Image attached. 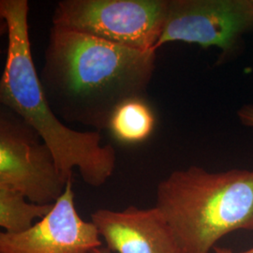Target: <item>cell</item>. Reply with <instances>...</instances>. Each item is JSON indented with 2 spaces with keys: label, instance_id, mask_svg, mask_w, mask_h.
<instances>
[{
  "label": "cell",
  "instance_id": "5bb4252c",
  "mask_svg": "<svg viewBox=\"0 0 253 253\" xmlns=\"http://www.w3.org/2000/svg\"><path fill=\"white\" fill-rule=\"evenodd\" d=\"M251 4H252V6H253V0H251Z\"/></svg>",
  "mask_w": 253,
  "mask_h": 253
},
{
  "label": "cell",
  "instance_id": "5b68a950",
  "mask_svg": "<svg viewBox=\"0 0 253 253\" xmlns=\"http://www.w3.org/2000/svg\"><path fill=\"white\" fill-rule=\"evenodd\" d=\"M70 181V180H69ZM54 155L36 131L14 112L0 110V185L38 205H53L67 183Z\"/></svg>",
  "mask_w": 253,
  "mask_h": 253
},
{
  "label": "cell",
  "instance_id": "52a82bcc",
  "mask_svg": "<svg viewBox=\"0 0 253 253\" xmlns=\"http://www.w3.org/2000/svg\"><path fill=\"white\" fill-rule=\"evenodd\" d=\"M100 247L97 227L76 210L73 179L51 212L34 226L20 234H0V253H92Z\"/></svg>",
  "mask_w": 253,
  "mask_h": 253
},
{
  "label": "cell",
  "instance_id": "8fae6325",
  "mask_svg": "<svg viewBox=\"0 0 253 253\" xmlns=\"http://www.w3.org/2000/svg\"><path fill=\"white\" fill-rule=\"evenodd\" d=\"M237 116L244 126L253 127V105L247 104L237 111Z\"/></svg>",
  "mask_w": 253,
  "mask_h": 253
},
{
  "label": "cell",
  "instance_id": "ba28073f",
  "mask_svg": "<svg viewBox=\"0 0 253 253\" xmlns=\"http://www.w3.org/2000/svg\"><path fill=\"white\" fill-rule=\"evenodd\" d=\"M106 248L116 253H185L161 211L130 206L91 215Z\"/></svg>",
  "mask_w": 253,
  "mask_h": 253
},
{
  "label": "cell",
  "instance_id": "3957f363",
  "mask_svg": "<svg viewBox=\"0 0 253 253\" xmlns=\"http://www.w3.org/2000/svg\"><path fill=\"white\" fill-rule=\"evenodd\" d=\"M155 207L185 253H212L228 234L253 232V170H176L159 184Z\"/></svg>",
  "mask_w": 253,
  "mask_h": 253
},
{
  "label": "cell",
  "instance_id": "277c9868",
  "mask_svg": "<svg viewBox=\"0 0 253 253\" xmlns=\"http://www.w3.org/2000/svg\"><path fill=\"white\" fill-rule=\"evenodd\" d=\"M167 0H62L53 26L139 51H156Z\"/></svg>",
  "mask_w": 253,
  "mask_h": 253
},
{
  "label": "cell",
  "instance_id": "8992f818",
  "mask_svg": "<svg viewBox=\"0 0 253 253\" xmlns=\"http://www.w3.org/2000/svg\"><path fill=\"white\" fill-rule=\"evenodd\" d=\"M253 28L251 0H167L156 51L166 43L181 42L203 48L216 46L225 55Z\"/></svg>",
  "mask_w": 253,
  "mask_h": 253
},
{
  "label": "cell",
  "instance_id": "7a4b0ae2",
  "mask_svg": "<svg viewBox=\"0 0 253 253\" xmlns=\"http://www.w3.org/2000/svg\"><path fill=\"white\" fill-rule=\"evenodd\" d=\"M27 0H1L0 16L8 31V49L0 80V102L23 118L54 155L61 176L73 179L77 169L91 187L104 185L114 173L117 153L101 144L99 131L66 126L51 108L37 72L28 27Z\"/></svg>",
  "mask_w": 253,
  "mask_h": 253
},
{
  "label": "cell",
  "instance_id": "30bf717a",
  "mask_svg": "<svg viewBox=\"0 0 253 253\" xmlns=\"http://www.w3.org/2000/svg\"><path fill=\"white\" fill-rule=\"evenodd\" d=\"M53 205L28 202L20 191L0 185V226L8 234H20L34 226L35 219L46 217Z\"/></svg>",
  "mask_w": 253,
  "mask_h": 253
},
{
  "label": "cell",
  "instance_id": "4fadbf2b",
  "mask_svg": "<svg viewBox=\"0 0 253 253\" xmlns=\"http://www.w3.org/2000/svg\"><path fill=\"white\" fill-rule=\"evenodd\" d=\"M92 253H113L109 249H107L106 247H100L98 249H95Z\"/></svg>",
  "mask_w": 253,
  "mask_h": 253
},
{
  "label": "cell",
  "instance_id": "9c48e42d",
  "mask_svg": "<svg viewBox=\"0 0 253 253\" xmlns=\"http://www.w3.org/2000/svg\"><path fill=\"white\" fill-rule=\"evenodd\" d=\"M156 118L145 99H135L120 105L110 120L108 129L123 144H138L153 132Z\"/></svg>",
  "mask_w": 253,
  "mask_h": 253
},
{
  "label": "cell",
  "instance_id": "6da1fadb",
  "mask_svg": "<svg viewBox=\"0 0 253 253\" xmlns=\"http://www.w3.org/2000/svg\"><path fill=\"white\" fill-rule=\"evenodd\" d=\"M156 57L155 51L117 45L53 26L39 75L58 118L99 131L108 129L120 105L145 100Z\"/></svg>",
  "mask_w": 253,
  "mask_h": 253
},
{
  "label": "cell",
  "instance_id": "7c38bea8",
  "mask_svg": "<svg viewBox=\"0 0 253 253\" xmlns=\"http://www.w3.org/2000/svg\"><path fill=\"white\" fill-rule=\"evenodd\" d=\"M253 253V248L248 250V251H245V252H240V253H235L234 251L230 250V249H227V248H222V247H218L216 246L213 250V253Z\"/></svg>",
  "mask_w": 253,
  "mask_h": 253
}]
</instances>
